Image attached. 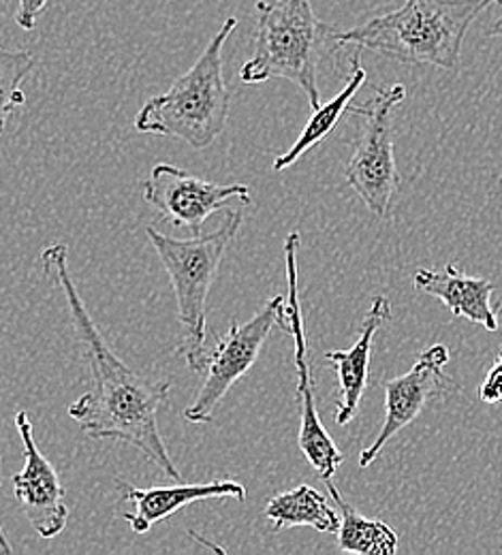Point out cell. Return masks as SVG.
I'll list each match as a JSON object with an SVG mask.
<instances>
[{
  "mask_svg": "<svg viewBox=\"0 0 502 555\" xmlns=\"http://www.w3.org/2000/svg\"><path fill=\"white\" fill-rule=\"evenodd\" d=\"M41 268L46 278L59 286L67 299L73 327L86 348L92 376V389L73 402L69 416L90 438H116L129 442L165 477L180 483L182 475L176 468L158 427V409L169 398V383L145 378L107 345L79 297L69 270V248L65 244L43 248Z\"/></svg>",
  "mask_w": 502,
  "mask_h": 555,
  "instance_id": "obj_1",
  "label": "cell"
},
{
  "mask_svg": "<svg viewBox=\"0 0 502 555\" xmlns=\"http://www.w3.org/2000/svg\"><path fill=\"white\" fill-rule=\"evenodd\" d=\"M492 4L502 0H407L351 30H336V41L398 63L455 70L471 24Z\"/></svg>",
  "mask_w": 502,
  "mask_h": 555,
  "instance_id": "obj_2",
  "label": "cell"
},
{
  "mask_svg": "<svg viewBox=\"0 0 502 555\" xmlns=\"http://www.w3.org/2000/svg\"><path fill=\"white\" fill-rule=\"evenodd\" d=\"M336 28L321 22L312 0H259L250 61L240 69L244 83L283 77L299 86L310 109L321 105L319 65L338 50Z\"/></svg>",
  "mask_w": 502,
  "mask_h": 555,
  "instance_id": "obj_3",
  "label": "cell"
},
{
  "mask_svg": "<svg viewBox=\"0 0 502 555\" xmlns=\"http://www.w3.org/2000/svg\"><path fill=\"white\" fill-rule=\"evenodd\" d=\"M237 20L227 17L197 63L163 94L147 99L136 116V131L173 138L195 150L213 145L229 118V90L222 73V48Z\"/></svg>",
  "mask_w": 502,
  "mask_h": 555,
  "instance_id": "obj_4",
  "label": "cell"
},
{
  "mask_svg": "<svg viewBox=\"0 0 502 555\" xmlns=\"http://www.w3.org/2000/svg\"><path fill=\"white\" fill-rule=\"evenodd\" d=\"M242 227V214L237 209L227 211L222 224L210 235H193L191 240H178L145 227V235L154 246L176 295L178 323L182 340L178 352L186 359L195 372L204 370L206 361V306L227 248L235 240Z\"/></svg>",
  "mask_w": 502,
  "mask_h": 555,
  "instance_id": "obj_5",
  "label": "cell"
},
{
  "mask_svg": "<svg viewBox=\"0 0 502 555\" xmlns=\"http://www.w3.org/2000/svg\"><path fill=\"white\" fill-rule=\"evenodd\" d=\"M407 99L402 83L376 90L363 105H351V114L363 118V131L347 165V184L376 218H387L400 173L394 156V112Z\"/></svg>",
  "mask_w": 502,
  "mask_h": 555,
  "instance_id": "obj_6",
  "label": "cell"
},
{
  "mask_svg": "<svg viewBox=\"0 0 502 555\" xmlns=\"http://www.w3.org/2000/svg\"><path fill=\"white\" fill-rule=\"evenodd\" d=\"M274 327L287 332V297H272L250 321H233L229 332L218 340L215 350H208L204 370L206 378L191 406L184 411L189 423H210L218 404L229 389L255 365L261 348L268 343Z\"/></svg>",
  "mask_w": 502,
  "mask_h": 555,
  "instance_id": "obj_7",
  "label": "cell"
},
{
  "mask_svg": "<svg viewBox=\"0 0 502 555\" xmlns=\"http://www.w3.org/2000/svg\"><path fill=\"white\" fill-rule=\"evenodd\" d=\"M301 244L299 231H291L285 240V263H287V334L295 340V367L299 376L297 396L301 404V423L297 444L308 460V464L319 473V477L332 479L338 466L345 462V455L327 434L321 423V415L314 402V380L306 359V332L299 306V286H297V248Z\"/></svg>",
  "mask_w": 502,
  "mask_h": 555,
  "instance_id": "obj_8",
  "label": "cell"
},
{
  "mask_svg": "<svg viewBox=\"0 0 502 555\" xmlns=\"http://www.w3.org/2000/svg\"><path fill=\"white\" fill-rule=\"evenodd\" d=\"M145 204L156 209L167 222L202 235L204 222L231 199L250 204V189L246 184H215L186 173L184 169L158 163L152 167L142 184Z\"/></svg>",
  "mask_w": 502,
  "mask_h": 555,
  "instance_id": "obj_9",
  "label": "cell"
},
{
  "mask_svg": "<svg viewBox=\"0 0 502 555\" xmlns=\"http://www.w3.org/2000/svg\"><path fill=\"white\" fill-rule=\"evenodd\" d=\"M15 427L24 447V466L11 477L13 495L35 532L41 539H54L67 528L69 521L67 491L59 470L41 453L35 440L33 421L26 411L15 415Z\"/></svg>",
  "mask_w": 502,
  "mask_h": 555,
  "instance_id": "obj_10",
  "label": "cell"
},
{
  "mask_svg": "<svg viewBox=\"0 0 502 555\" xmlns=\"http://www.w3.org/2000/svg\"><path fill=\"white\" fill-rule=\"evenodd\" d=\"M449 363V348L434 345L422 352L417 363L402 376L391 378L383 385L385 389V421L381 425L374 442L361 451L359 468L365 470L385 449V444L398 436L404 427H409L424 409L430 404L432 398L440 396L447 389L445 367Z\"/></svg>",
  "mask_w": 502,
  "mask_h": 555,
  "instance_id": "obj_11",
  "label": "cell"
},
{
  "mask_svg": "<svg viewBox=\"0 0 502 555\" xmlns=\"http://www.w3.org/2000/svg\"><path fill=\"white\" fill-rule=\"evenodd\" d=\"M118 493L131 506L123 513V519L131 526L136 534H145L150 528L163 524L167 517L176 515L189 504L204 500L233 498L237 502L246 500V487L231 479H220L210 483L184 486L182 481L173 487H136L127 481H116Z\"/></svg>",
  "mask_w": 502,
  "mask_h": 555,
  "instance_id": "obj_12",
  "label": "cell"
},
{
  "mask_svg": "<svg viewBox=\"0 0 502 555\" xmlns=\"http://www.w3.org/2000/svg\"><path fill=\"white\" fill-rule=\"evenodd\" d=\"M413 282L417 291L440 299L451 317H464L492 334L499 332V310L492 306L494 282L464 276L453 263L440 272L420 270Z\"/></svg>",
  "mask_w": 502,
  "mask_h": 555,
  "instance_id": "obj_13",
  "label": "cell"
},
{
  "mask_svg": "<svg viewBox=\"0 0 502 555\" xmlns=\"http://www.w3.org/2000/svg\"><path fill=\"white\" fill-rule=\"evenodd\" d=\"M391 319V304L387 297H374L372 306L363 319L359 330L358 343L349 350H330L325 359L338 372V411L336 423L347 425L358 415L361 396L368 387V372H370V357H372V343L378 330Z\"/></svg>",
  "mask_w": 502,
  "mask_h": 555,
  "instance_id": "obj_14",
  "label": "cell"
},
{
  "mask_svg": "<svg viewBox=\"0 0 502 555\" xmlns=\"http://www.w3.org/2000/svg\"><path fill=\"white\" fill-rule=\"evenodd\" d=\"M266 519L272 521V528L285 530L308 526L319 532H332L336 534L340 528V515L330 504V500L314 487L297 486L288 491L274 495L266 511Z\"/></svg>",
  "mask_w": 502,
  "mask_h": 555,
  "instance_id": "obj_15",
  "label": "cell"
},
{
  "mask_svg": "<svg viewBox=\"0 0 502 555\" xmlns=\"http://www.w3.org/2000/svg\"><path fill=\"white\" fill-rule=\"evenodd\" d=\"M332 502L340 515L338 550L345 554L394 555L398 550V534L381 519H368L356 511L338 491L332 479H325Z\"/></svg>",
  "mask_w": 502,
  "mask_h": 555,
  "instance_id": "obj_16",
  "label": "cell"
},
{
  "mask_svg": "<svg viewBox=\"0 0 502 555\" xmlns=\"http://www.w3.org/2000/svg\"><path fill=\"white\" fill-rule=\"evenodd\" d=\"M365 83V69L359 65V56L356 54L351 59V77L347 86L325 105H319L310 120L306 122L301 135L295 139V143L288 147L283 156L274 160V171H283L291 165H295L308 150L319 145L323 139L327 138L334 127L343 120L345 114H351V99L358 94L359 88Z\"/></svg>",
  "mask_w": 502,
  "mask_h": 555,
  "instance_id": "obj_17",
  "label": "cell"
},
{
  "mask_svg": "<svg viewBox=\"0 0 502 555\" xmlns=\"http://www.w3.org/2000/svg\"><path fill=\"white\" fill-rule=\"evenodd\" d=\"M37 61L28 50H9L0 43V135L7 129L9 116L26 103L22 90L24 79L35 69Z\"/></svg>",
  "mask_w": 502,
  "mask_h": 555,
  "instance_id": "obj_18",
  "label": "cell"
},
{
  "mask_svg": "<svg viewBox=\"0 0 502 555\" xmlns=\"http://www.w3.org/2000/svg\"><path fill=\"white\" fill-rule=\"evenodd\" d=\"M50 0H17V13L15 22L22 30H33L37 24V17L46 11Z\"/></svg>",
  "mask_w": 502,
  "mask_h": 555,
  "instance_id": "obj_19",
  "label": "cell"
},
{
  "mask_svg": "<svg viewBox=\"0 0 502 555\" xmlns=\"http://www.w3.org/2000/svg\"><path fill=\"white\" fill-rule=\"evenodd\" d=\"M479 398L486 404H502V367L494 363V367L488 372L486 380L479 387Z\"/></svg>",
  "mask_w": 502,
  "mask_h": 555,
  "instance_id": "obj_20",
  "label": "cell"
},
{
  "mask_svg": "<svg viewBox=\"0 0 502 555\" xmlns=\"http://www.w3.org/2000/svg\"><path fill=\"white\" fill-rule=\"evenodd\" d=\"M0 489H2V473H0ZM11 552H13V547H11V543L2 530V524H0V554H11Z\"/></svg>",
  "mask_w": 502,
  "mask_h": 555,
  "instance_id": "obj_21",
  "label": "cell"
},
{
  "mask_svg": "<svg viewBox=\"0 0 502 555\" xmlns=\"http://www.w3.org/2000/svg\"><path fill=\"white\" fill-rule=\"evenodd\" d=\"M488 37H497V39H502V15L490 26V30H488Z\"/></svg>",
  "mask_w": 502,
  "mask_h": 555,
  "instance_id": "obj_22",
  "label": "cell"
},
{
  "mask_svg": "<svg viewBox=\"0 0 502 555\" xmlns=\"http://www.w3.org/2000/svg\"><path fill=\"white\" fill-rule=\"evenodd\" d=\"M497 363H499V365H501V367H502V348H501V352H499V357H497Z\"/></svg>",
  "mask_w": 502,
  "mask_h": 555,
  "instance_id": "obj_23",
  "label": "cell"
}]
</instances>
